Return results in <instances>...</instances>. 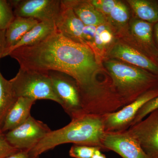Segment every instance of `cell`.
I'll list each match as a JSON object with an SVG mask.
<instances>
[{"instance_id": "6da1fadb", "label": "cell", "mask_w": 158, "mask_h": 158, "mask_svg": "<svg viewBox=\"0 0 158 158\" xmlns=\"http://www.w3.org/2000/svg\"><path fill=\"white\" fill-rule=\"evenodd\" d=\"M25 70L57 71L76 81L86 113L103 112L111 101L110 78L88 46L63 37L57 31L36 45L19 48L9 55Z\"/></svg>"}, {"instance_id": "7a4b0ae2", "label": "cell", "mask_w": 158, "mask_h": 158, "mask_svg": "<svg viewBox=\"0 0 158 158\" xmlns=\"http://www.w3.org/2000/svg\"><path fill=\"white\" fill-rule=\"evenodd\" d=\"M105 133L102 115L85 114L72 119L62 128L51 131L29 151L36 158L59 145L68 143L98 147L104 151L102 141Z\"/></svg>"}, {"instance_id": "3957f363", "label": "cell", "mask_w": 158, "mask_h": 158, "mask_svg": "<svg viewBox=\"0 0 158 158\" xmlns=\"http://www.w3.org/2000/svg\"><path fill=\"white\" fill-rule=\"evenodd\" d=\"M102 65L111 81V89L123 107L151 89L158 87V76L114 59H105Z\"/></svg>"}, {"instance_id": "277c9868", "label": "cell", "mask_w": 158, "mask_h": 158, "mask_svg": "<svg viewBox=\"0 0 158 158\" xmlns=\"http://www.w3.org/2000/svg\"><path fill=\"white\" fill-rule=\"evenodd\" d=\"M18 98L50 100L61 105L54 90L48 72L19 69L15 77L9 80Z\"/></svg>"}, {"instance_id": "5b68a950", "label": "cell", "mask_w": 158, "mask_h": 158, "mask_svg": "<svg viewBox=\"0 0 158 158\" xmlns=\"http://www.w3.org/2000/svg\"><path fill=\"white\" fill-rule=\"evenodd\" d=\"M54 90L61 102V106L71 119L86 114L81 95L76 81L62 73L48 72Z\"/></svg>"}, {"instance_id": "8992f818", "label": "cell", "mask_w": 158, "mask_h": 158, "mask_svg": "<svg viewBox=\"0 0 158 158\" xmlns=\"http://www.w3.org/2000/svg\"><path fill=\"white\" fill-rule=\"evenodd\" d=\"M52 130L44 123L32 116L24 123L5 133L7 141L19 150H30Z\"/></svg>"}, {"instance_id": "52a82bcc", "label": "cell", "mask_w": 158, "mask_h": 158, "mask_svg": "<svg viewBox=\"0 0 158 158\" xmlns=\"http://www.w3.org/2000/svg\"><path fill=\"white\" fill-rule=\"evenodd\" d=\"M154 24L131 16L126 34L119 39L141 52L156 62L158 49L153 37Z\"/></svg>"}, {"instance_id": "ba28073f", "label": "cell", "mask_w": 158, "mask_h": 158, "mask_svg": "<svg viewBox=\"0 0 158 158\" xmlns=\"http://www.w3.org/2000/svg\"><path fill=\"white\" fill-rule=\"evenodd\" d=\"M158 96V87L148 90L118 111L103 115L105 131H121L128 129L141 108Z\"/></svg>"}, {"instance_id": "9c48e42d", "label": "cell", "mask_w": 158, "mask_h": 158, "mask_svg": "<svg viewBox=\"0 0 158 158\" xmlns=\"http://www.w3.org/2000/svg\"><path fill=\"white\" fill-rule=\"evenodd\" d=\"M15 17L32 18L39 22H55L62 6L61 0H11L9 1Z\"/></svg>"}, {"instance_id": "30bf717a", "label": "cell", "mask_w": 158, "mask_h": 158, "mask_svg": "<svg viewBox=\"0 0 158 158\" xmlns=\"http://www.w3.org/2000/svg\"><path fill=\"white\" fill-rule=\"evenodd\" d=\"M127 130L151 158H158V109Z\"/></svg>"}, {"instance_id": "8fae6325", "label": "cell", "mask_w": 158, "mask_h": 158, "mask_svg": "<svg viewBox=\"0 0 158 158\" xmlns=\"http://www.w3.org/2000/svg\"><path fill=\"white\" fill-rule=\"evenodd\" d=\"M102 145L104 151H112L122 158H151L127 130L106 132Z\"/></svg>"}, {"instance_id": "7c38bea8", "label": "cell", "mask_w": 158, "mask_h": 158, "mask_svg": "<svg viewBox=\"0 0 158 158\" xmlns=\"http://www.w3.org/2000/svg\"><path fill=\"white\" fill-rule=\"evenodd\" d=\"M116 59L158 76V65L155 61L120 40L110 48L105 59Z\"/></svg>"}, {"instance_id": "4fadbf2b", "label": "cell", "mask_w": 158, "mask_h": 158, "mask_svg": "<svg viewBox=\"0 0 158 158\" xmlns=\"http://www.w3.org/2000/svg\"><path fill=\"white\" fill-rule=\"evenodd\" d=\"M54 23L57 32L63 37L74 42L84 44L82 34L85 25L72 9L62 2L61 10Z\"/></svg>"}, {"instance_id": "5bb4252c", "label": "cell", "mask_w": 158, "mask_h": 158, "mask_svg": "<svg viewBox=\"0 0 158 158\" xmlns=\"http://www.w3.org/2000/svg\"><path fill=\"white\" fill-rule=\"evenodd\" d=\"M35 102L27 98H18L7 114L0 132L5 134L24 123L31 116V108Z\"/></svg>"}, {"instance_id": "9a60e30c", "label": "cell", "mask_w": 158, "mask_h": 158, "mask_svg": "<svg viewBox=\"0 0 158 158\" xmlns=\"http://www.w3.org/2000/svg\"><path fill=\"white\" fill-rule=\"evenodd\" d=\"M62 2L72 9L85 25L98 26L107 22L106 17L97 10L90 0H62Z\"/></svg>"}, {"instance_id": "2e32d148", "label": "cell", "mask_w": 158, "mask_h": 158, "mask_svg": "<svg viewBox=\"0 0 158 158\" xmlns=\"http://www.w3.org/2000/svg\"><path fill=\"white\" fill-rule=\"evenodd\" d=\"M39 22L32 18L15 17L6 31V45L3 58L27 33Z\"/></svg>"}, {"instance_id": "e0dca14e", "label": "cell", "mask_w": 158, "mask_h": 158, "mask_svg": "<svg viewBox=\"0 0 158 158\" xmlns=\"http://www.w3.org/2000/svg\"><path fill=\"white\" fill-rule=\"evenodd\" d=\"M56 31L55 23L53 21L40 22L30 30L21 39L10 49L6 56L12 51L19 48L31 47L38 44Z\"/></svg>"}, {"instance_id": "ac0fdd59", "label": "cell", "mask_w": 158, "mask_h": 158, "mask_svg": "<svg viewBox=\"0 0 158 158\" xmlns=\"http://www.w3.org/2000/svg\"><path fill=\"white\" fill-rule=\"evenodd\" d=\"M117 40L115 31L107 22L97 26L92 50L100 62L102 63L108 52Z\"/></svg>"}, {"instance_id": "d6986e66", "label": "cell", "mask_w": 158, "mask_h": 158, "mask_svg": "<svg viewBox=\"0 0 158 158\" xmlns=\"http://www.w3.org/2000/svg\"><path fill=\"white\" fill-rule=\"evenodd\" d=\"M131 18L130 9L127 4L118 0L116 6L106 17L107 22L115 31L118 39L127 32Z\"/></svg>"}, {"instance_id": "ffe728a7", "label": "cell", "mask_w": 158, "mask_h": 158, "mask_svg": "<svg viewBox=\"0 0 158 158\" xmlns=\"http://www.w3.org/2000/svg\"><path fill=\"white\" fill-rule=\"evenodd\" d=\"M126 2L138 19L154 24L158 22V1L127 0Z\"/></svg>"}, {"instance_id": "44dd1931", "label": "cell", "mask_w": 158, "mask_h": 158, "mask_svg": "<svg viewBox=\"0 0 158 158\" xmlns=\"http://www.w3.org/2000/svg\"><path fill=\"white\" fill-rule=\"evenodd\" d=\"M17 99L10 81L0 72V131L7 114Z\"/></svg>"}, {"instance_id": "7402d4cb", "label": "cell", "mask_w": 158, "mask_h": 158, "mask_svg": "<svg viewBox=\"0 0 158 158\" xmlns=\"http://www.w3.org/2000/svg\"><path fill=\"white\" fill-rule=\"evenodd\" d=\"M15 18L13 8L9 1L0 0V29L6 31Z\"/></svg>"}, {"instance_id": "603a6c76", "label": "cell", "mask_w": 158, "mask_h": 158, "mask_svg": "<svg viewBox=\"0 0 158 158\" xmlns=\"http://www.w3.org/2000/svg\"><path fill=\"white\" fill-rule=\"evenodd\" d=\"M98 150L101 148L81 144H73L69 151V155L73 158H92Z\"/></svg>"}, {"instance_id": "cb8c5ba5", "label": "cell", "mask_w": 158, "mask_h": 158, "mask_svg": "<svg viewBox=\"0 0 158 158\" xmlns=\"http://www.w3.org/2000/svg\"><path fill=\"white\" fill-rule=\"evenodd\" d=\"M158 109V96L147 102L141 108L136 115L131 126L141 121L149 113Z\"/></svg>"}, {"instance_id": "d4e9b609", "label": "cell", "mask_w": 158, "mask_h": 158, "mask_svg": "<svg viewBox=\"0 0 158 158\" xmlns=\"http://www.w3.org/2000/svg\"><path fill=\"white\" fill-rule=\"evenodd\" d=\"M90 2L97 10L106 18L116 6L118 0H90Z\"/></svg>"}, {"instance_id": "484cf974", "label": "cell", "mask_w": 158, "mask_h": 158, "mask_svg": "<svg viewBox=\"0 0 158 158\" xmlns=\"http://www.w3.org/2000/svg\"><path fill=\"white\" fill-rule=\"evenodd\" d=\"M97 26L85 25L82 34V40L85 45L88 46L91 49L94 45Z\"/></svg>"}, {"instance_id": "4316f807", "label": "cell", "mask_w": 158, "mask_h": 158, "mask_svg": "<svg viewBox=\"0 0 158 158\" xmlns=\"http://www.w3.org/2000/svg\"><path fill=\"white\" fill-rule=\"evenodd\" d=\"M19 151L9 144L5 134L0 132V158H6Z\"/></svg>"}, {"instance_id": "83f0119b", "label": "cell", "mask_w": 158, "mask_h": 158, "mask_svg": "<svg viewBox=\"0 0 158 158\" xmlns=\"http://www.w3.org/2000/svg\"><path fill=\"white\" fill-rule=\"evenodd\" d=\"M6 158H36L34 157L29 150H19Z\"/></svg>"}, {"instance_id": "f1b7e54d", "label": "cell", "mask_w": 158, "mask_h": 158, "mask_svg": "<svg viewBox=\"0 0 158 158\" xmlns=\"http://www.w3.org/2000/svg\"><path fill=\"white\" fill-rule=\"evenodd\" d=\"M6 31L0 29V60L3 58V55L6 45Z\"/></svg>"}, {"instance_id": "f546056e", "label": "cell", "mask_w": 158, "mask_h": 158, "mask_svg": "<svg viewBox=\"0 0 158 158\" xmlns=\"http://www.w3.org/2000/svg\"><path fill=\"white\" fill-rule=\"evenodd\" d=\"M153 37L156 45L158 49V22L154 24Z\"/></svg>"}, {"instance_id": "4dcf8cb0", "label": "cell", "mask_w": 158, "mask_h": 158, "mask_svg": "<svg viewBox=\"0 0 158 158\" xmlns=\"http://www.w3.org/2000/svg\"><path fill=\"white\" fill-rule=\"evenodd\" d=\"M92 158H107L106 156L102 153L101 150H98Z\"/></svg>"}, {"instance_id": "1f68e13d", "label": "cell", "mask_w": 158, "mask_h": 158, "mask_svg": "<svg viewBox=\"0 0 158 158\" xmlns=\"http://www.w3.org/2000/svg\"><path fill=\"white\" fill-rule=\"evenodd\" d=\"M156 62L157 63V64L158 65V57L156 59Z\"/></svg>"}, {"instance_id": "d6a6232c", "label": "cell", "mask_w": 158, "mask_h": 158, "mask_svg": "<svg viewBox=\"0 0 158 158\" xmlns=\"http://www.w3.org/2000/svg\"><path fill=\"white\" fill-rule=\"evenodd\" d=\"M36 158H39V156L37 157H36Z\"/></svg>"}]
</instances>
